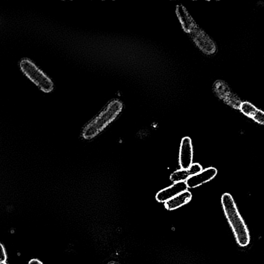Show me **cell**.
<instances>
[{
	"label": "cell",
	"instance_id": "cell-12",
	"mask_svg": "<svg viewBox=\"0 0 264 264\" xmlns=\"http://www.w3.org/2000/svg\"><path fill=\"white\" fill-rule=\"evenodd\" d=\"M192 196L191 193L187 190L164 203V206L168 211L177 210L189 203Z\"/></svg>",
	"mask_w": 264,
	"mask_h": 264
},
{
	"label": "cell",
	"instance_id": "cell-6",
	"mask_svg": "<svg viewBox=\"0 0 264 264\" xmlns=\"http://www.w3.org/2000/svg\"><path fill=\"white\" fill-rule=\"evenodd\" d=\"M175 12L182 29L189 36L201 28L187 9L182 5L176 7Z\"/></svg>",
	"mask_w": 264,
	"mask_h": 264
},
{
	"label": "cell",
	"instance_id": "cell-3",
	"mask_svg": "<svg viewBox=\"0 0 264 264\" xmlns=\"http://www.w3.org/2000/svg\"><path fill=\"white\" fill-rule=\"evenodd\" d=\"M20 68L23 73L39 89L46 93H49L53 90L52 81L31 60L28 58L22 59Z\"/></svg>",
	"mask_w": 264,
	"mask_h": 264
},
{
	"label": "cell",
	"instance_id": "cell-2",
	"mask_svg": "<svg viewBox=\"0 0 264 264\" xmlns=\"http://www.w3.org/2000/svg\"><path fill=\"white\" fill-rule=\"evenodd\" d=\"M123 104L119 99L110 102L103 111L83 128L82 136L84 139H92L98 136L110 123L119 115Z\"/></svg>",
	"mask_w": 264,
	"mask_h": 264
},
{
	"label": "cell",
	"instance_id": "cell-7",
	"mask_svg": "<svg viewBox=\"0 0 264 264\" xmlns=\"http://www.w3.org/2000/svg\"><path fill=\"white\" fill-rule=\"evenodd\" d=\"M179 161L180 167L183 169H187L192 165L193 147L189 137H184L181 141Z\"/></svg>",
	"mask_w": 264,
	"mask_h": 264
},
{
	"label": "cell",
	"instance_id": "cell-14",
	"mask_svg": "<svg viewBox=\"0 0 264 264\" xmlns=\"http://www.w3.org/2000/svg\"><path fill=\"white\" fill-rule=\"evenodd\" d=\"M28 264H44L42 262L38 259L33 258L31 259Z\"/></svg>",
	"mask_w": 264,
	"mask_h": 264
},
{
	"label": "cell",
	"instance_id": "cell-10",
	"mask_svg": "<svg viewBox=\"0 0 264 264\" xmlns=\"http://www.w3.org/2000/svg\"><path fill=\"white\" fill-rule=\"evenodd\" d=\"M203 170V167L200 164H192L187 169H181L174 171L170 176V180L173 183L186 182L192 176Z\"/></svg>",
	"mask_w": 264,
	"mask_h": 264
},
{
	"label": "cell",
	"instance_id": "cell-5",
	"mask_svg": "<svg viewBox=\"0 0 264 264\" xmlns=\"http://www.w3.org/2000/svg\"><path fill=\"white\" fill-rule=\"evenodd\" d=\"M193 43L203 53L212 55L217 51L215 42L201 28L189 35Z\"/></svg>",
	"mask_w": 264,
	"mask_h": 264
},
{
	"label": "cell",
	"instance_id": "cell-1",
	"mask_svg": "<svg viewBox=\"0 0 264 264\" xmlns=\"http://www.w3.org/2000/svg\"><path fill=\"white\" fill-rule=\"evenodd\" d=\"M222 204L237 244L241 247H247L250 242V233L233 196L229 193H224L222 196Z\"/></svg>",
	"mask_w": 264,
	"mask_h": 264
},
{
	"label": "cell",
	"instance_id": "cell-4",
	"mask_svg": "<svg viewBox=\"0 0 264 264\" xmlns=\"http://www.w3.org/2000/svg\"><path fill=\"white\" fill-rule=\"evenodd\" d=\"M213 91L216 96L225 104L233 108L240 109L242 103L241 100L231 91L225 81L216 80L213 85Z\"/></svg>",
	"mask_w": 264,
	"mask_h": 264
},
{
	"label": "cell",
	"instance_id": "cell-15",
	"mask_svg": "<svg viewBox=\"0 0 264 264\" xmlns=\"http://www.w3.org/2000/svg\"><path fill=\"white\" fill-rule=\"evenodd\" d=\"M0 264H8V263L6 261V262H1Z\"/></svg>",
	"mask_w": 264,
	"mask_h": 264
},
{
	"label": "cell",
	"instance_id": "cell-8",
	"mask_svg": "<svg viewBox=\"0 0 264 264\" xmlns=\"http://www.w3.org/2000/svg\"><path fill=\"white\" fill-rule=\"evenodd\" d=\"M185 182L174 183L172 185L159 191L156 198L158 202L165 203L175 196L188 190Z\"/></svg>",
	"mask_w": 264,
	"mask_h": 264
},
{
	"label": "cell",
	"instance_id": "cell-13",
	"mask_svg": "<svg viewBox=\"0 0 264 264\" xmlns=\"http://www.w3.org/2000/svg\"><path fill=\"white\" fill-rule=\"evenodd\" d=\"M8 258V255L5 247L3 244H0V261L6 262Z\"/></svg>",
	"mask_w": 264,
	"mask_h": 264
},
{
	"label": "cell",
	"instance_id": "cell-11",
	"mask_svg": "<svg viewBox=\"0 0 264 264\" xmlns=\"http://www.w3.org/2000/svg\"><path fill=\"white\" fill-rule=\"evenodd\" d=\"M242 113L257 123L264 125V112L249 102H242L240 109Z\"/></svg>",
	"mask_w": 264,
	"mask_h": 264
},
{
	"label": "cell",
	"instance_id": "cell-9",
	"mask_svg": "<svg viewBox=\"0 0 264 264\" xmlns=\"http://www.w3.org/2000/svg\"><path fill=\"white\" fill-rule=\"evenodd\" d=\"M217 172L215 168L209 167L192 176L185 182L188 188H194L211 181Z\"/></svg>",
	"mask_w": 264,
	"mask_h": 264
}]
</instances>
